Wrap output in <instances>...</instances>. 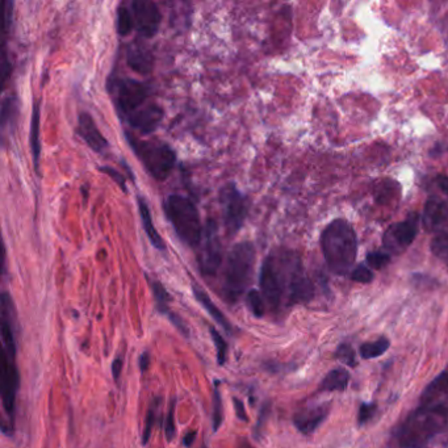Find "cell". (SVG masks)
<instances>
[{
    "label": "cell",
    "instance_id": "obj_41",
    "mask_svg": "<svg viewBox=\"0 0 448 448\" xmlns=\"http://www.w3.org/2000/svg\"><path fill=\"white\" fill-rule=\"evenodd\" d=\"M3 20H4V33L8 32L12 24V15H13V1H4L3 3Z\"/></svg>",
    "mask_w": 448,
    "mask_h": 448
},
{
    "label": "cell",
    "instance_id": "obj_29",
    "mask_svg": "<svg viewBox=\"0 0 448 448\" xmlns=\"http://www.w3.org/2000/svg\"><path fill=\"white\" fill-rule=\"evenodd\" d=\"M134 27L133 13L124 6L117 11V32L120 36H126Z\"/></svg>",
    "mask_w": 448,
    "mask_h": 448
},
{
    "label": "cell",
    "instance_id": "obj_34",
    "mask_svg": "<svg viewBox=\"0 0 448 448\" xmlns=\"http://www.w3.org/2000/svg\"><path fill=\"white\" fill-rule=\"evenodd\" d=\"M16 99L15 97H7L4 102H3V107H1V126L4 128L6 124L11 121V119H13L16 115Z\"/></svg>",
    "mask_w": 448,
    "mask_h": 448
},
{
    "label": "cell",
    "instance_id": "obj_35",
    "mask_svg": "<svg viewBox=\"0 0 448 448\" xmlns=\"http://www.w3.org/2000/svg\"><path fill=\"white\" fill-rule=\"evenodd\" d=\"M270 413H271V405H270V402H265V405L262 406V409L259 411V417H258L257 425H255L254 431H253L254 438L257 439V440H259L260 437H262L263 428H265V425H266V422H267Z\"/></svg>",
    "mask_w": 448,
    "mask_h": 448
},
{
    "label": "cell",
    "instance_id": "obj_31",
    "mask_svg": "<svg viewBox=\"0 0 448 448\" xmlns=\"http://www.w3.org/2000/svg\"><path fill=\"white\" fill-rule=\"evenodd\" d=\"M210 337L213 339V344L216 347V351H217V363L219 365H224L226 363V358H228V344L225 342L224 337L213 327H210Z\"/></svg>",
    "mask_w": 448,
    "mask_h": 448
},
{
    "label": "cell",
    "instance_id": "obj_20",
    "mask_svg": "<svg viewBox=\"0 0 448 448\" xmlns=\"http://www.w3.org/2000/svg\"><path fill=\"white\" fill-rule=\"evenodd\" d=\"M192 291H193V295L196 297V300H198L201 305H202V308L210 313V317H212L226 333L231 334L233 327H231V325H230L229 321H228V318L219 310V308L216 306V304L212 301V298L208 296V293H207L202 288H200V286H196V284L192 286Z\"/></svg>",
    "mask_w": 448,
    "mask_h": 448
},
{
    "label": "cell",
    "instance_id": "obj_27",
    "mask_svg": "<svg viewBox=\"0 0 448 448\" xmlns=\"http://www.w3.org/2000/svg\"><path fill=\"white\" fill-rule=\"evenodd\" d=\"M431 251L448 266V233L440 231L431 241Z\"/></svg>",
    "mask_w": 448,
    "mask_h": 448
},
{
    "label": "cell",
    "instance_id": "obj_8",
    "mask_svg": "<svg viewBox=\"0 0 448 448\" xmlns=\"http://www.w3.org/2000/svg\"><path fill=\"white\" fill-rule=\"evenodd\" d=\"M224 225L229 233L236 234L248 216V200L234 183L225 186L219 193Z\"/></svg>",
    "mask_w": 448,
    "mask_h": 448
},
{
    "label": "cell",
    "instance_id": "obj_44",
    "mask_svg": "<svg viewBox=\"0 0 448 448\" xmlns=\"http://www.w3.org/2000/svg\"><path fill=\"white\" fill-rule=\"evenodd\" d=\"M123 367H124V359L123 356H117L114 363H112V373H114V379L115 382L120 380V376H121V372H123Z\"/></svg>",
    "mask_w": 448,
    "mask_h": 448
},
{
    "label": "cell",
    "instance_id": "obj_7",
    "mask_svg": "<svg viewBox=\"0 0 448 448\" xmlns=\"http://www.w3.org/2000/svg\"><path fill=\"white\" fill-rule=\"evenodd\" d=\"M111 94L115 97V104L119 114L124 116L132 115L146 102L149 96L147 87L143 82L132 78H116L109 82Z\"/></svg>",
    "mask_w": 448,
    "mask_h": 448
},
{
    "label": "cell",
    "instance_id": "obj_45",
    "mask_svg": "<svg viewBox=\"0 0 448 448\" xmlns=\"http://www.w3.org/2000/svg\"><path fill=\"white\" fill-rule=\"evenodd\" d=\"M138 364H140V370L141 372H145L149 368V364H150V353L147 351H143L140 358H138Z\"/></svg>",
    "mask_w": 448,
    "mask_h": 448
},
{
    "label": "cell",
    "instance_id": "obj_14",
    "mask_svg": "<svg viewBox=\"0 0 448 448\" xmlns=\"http://www.w3.org/2000/svg\"><path fill=\"white\" fill-rule=\"evenodd\" d=\"M163 119V109L157 104L146 105L126 117L129 125L143 134L153 133L161 124Z\"/></svg>",
    "mask_w": 448,
    "mask_h": 448
},
{
    "label": "cell",
    "instance_id": "obj_30",
    "mask_svg": "<svg viewBox=\"0 0 448 448\" xmlns=\"http://www.w3.org/2000/svg\"><path fill=\"white\" fill-rule=\"evenodd\" d=\"M152 289H153L154 297L157 301V309L161 315H164L166 312L170 310L169 304L171 301V297L169 295V292L164 289V286L159 281H153L152 283Z\"/></svg>",
    "mask_w": 448,
    "mask_h": 448
},
{
    "label": "cell",
    "instance_id": "obj_9",
    "mask_svg": "<svg viewBox=\"0 0 448 448\" xmlns=\"http://www.w3.org/2000/svg\"><path fill=\"white\" fill-rule=\"evenodd\" d=\"M19 371L15 365V361L11 359L8 353L1 349L0 353V388H1V401L3 408L7 416L10 417L11 423L13 425L15 418V401L16 393L19 389Z\"/></svg>",
    "mask_w": 448,
    "mask_h": 448
},
{
    "label": "cell",
    "instance_id": "obj_13",
    "mask_svg": "<svg viewBox=\"0 0 448 448\" xmlns=\"http://www.w3.org/2000/svg\"><path fill=\"white\" fill-rule=\"evenodd\" d=\"M259 284L262 289V296L267 301L268 305L272 309H277L280 304L283 303L284 292L283 286L279 279L275 260L272 255H268L262 268H260V275H259Z\"/></svg>",
    "mask_w": 448,
    "mask_h": 448
},
{
    "label": "cell",
    "instance_id": "obj_33",
    "mask_svg": "<svg viewBox=\"0 0 448 448\" xmlns=\"http://www.w3.org/2000/svg\"><path fill=\"white\" fill-rule=\"evenodd\" d=\"M175 405L176 400L172 399L169 406V413L166 416V422H164V432H166V439L167 442H172L176 437V426H175Z\"/></svg>",
    "mask_w": 448,
    "mask_h": 448
},
{
    "label": "cell",
    "instance_id": "obj_1",
    "mask_svg": "<svg viewBox=\"0 0 448 448\" xmlns=\"http://www.w3.org/2000/svg\"><path fill=\"white\" fill-rule=\"evenodd\" d=\"M321 246L332 272L346 275L351 271L358 253V239L347 221H333L321 236Z\"/></svg>",
    "mask_w": 448,
    "mask_h": 448
},
{
    "label": "cell",
    "instance_id": "obj_38",
    "mask_svg": "<svg viewBox=\"0 0 448 448\" xmlns=\"http://www.w3.org/2000/svg\"><path fill=\"white\" fill-rule=\"evenodd\" d=\"M337 358L341 361V362L347 364V365H355L356 361H355V351H353V347L349 346V344H341L338 351H337Z\"/></svg>",
    "mask_w": 448,
    "mask_h": 448
},
{
    "label": "cell",
    "instance_id": "obj_26",
    "mask_svg": "<svg viewBox=\"0 0 448 448\" xmlns=\"http://www.w3.org/2000/svg\"><path fill=\"white\" fill-rule=\"evenodd\" d=\"M389 344H391L389 339L385 337H382L375 342L362 344L359 351H361L363 359H375V358H379L387 353L389 349Z\"/></svg>",
    "mask_w": 448,
    "mask_h": 448
},
{
    "label": "cell",
    "instance_id": "obj_25",
    "mask_svg": "<svg viewBox=\"0 0 448 448\" xmlns=\"http://www.w3.org/2000/svg\"><path fill=\"white\" fill-rule=\"evenodd\" d=\"M219 382H214L213 394H212V428L213 431H219L222 420H224V406H222V397L219 392Z\"/></svg>",
    "mask_w": 448,
    "mask_h": 448
},
{
    "label": "cell",
    "instance_id": "obj_22",
    "mask_svg": "<svg viewBox=\"0 0 448 448\" xmlns=\"http://www.w3.org/2000/svg\"><path fill=\"white\" fill-rule=\"evenodd\" d=\"M349 382H350L349 372L344 371L342 368H337L326 375L324 382H321V391L342 392L347 388Z\"/></svg>",
    "mask_w": 448,
    "mask_h": 448
},
{
    "label": "cell",
    "instance_id": "obj_12",
    "mask_svg": "<svg viewBox=\"0 0 448 448\" xmlns=\"http://www.w3.org/2000/svg\"><path fill=\"white\" fill-rule=\"evenodd\" d=\"M134 25L143 37H153L158 32L162 15L158 6L150 0H135L132 3Z\"/></svg>",
    "mask_w": 448,
    "mask_h": 448
},
{
    "label": "cell",
    "instance_id": "obj_32",
    "mask_svg": "<svg viewBox=\"0 0 448 448\" xmlns=\"http://www.w3.org/2000/svg\"><path fill=\"white\" fill-rule=\"evenodd\" d=\"M246 304H248L250 312L257 318H262L265 315V298L255 289H251L246 297Z\"/></svg>",
    "mask_w": 448,
    "mask_h": 448
},
{
    "label": "cell",
    "instance_id": "obj_28",
    "mask_svg": "<svg viewBox=\"0 0 448 448\" xmlns=\"http://www.w3.org/2000/svg\"><path fill=\"white\" fill-rule=\"evenodd\" d=\"M399 190V186L394 181L385 179L379 183V186L375 188V198L382 204H387L394 198V193Z\"/></svg>",
    "mask_w": 448,
    "mask_h": 448
},
{
    "label": "cell",
    "instance_id": "obj_24",
    "mask_svg": "<svg viewBox=\"0 0 448 448\" xmlns=\"http://www.w3.org/2000/svg\"><path fill=\"white\" fill-rule=\"evenodd\" d=\"M161 402H162L161 397H155L149 405V409H147V413H146V423H145V429H143V446H146L147 442L150 440L152 431H153L154 426L157 423V417H158L159 409H161Z\"/></svg>",
    "mask_w": 448,
    "mask_h": 448
},
{
    "label": "cell",
    "instance_id": "obj_37",
    "mask_svg": "<svg viewBox=\"0 0 448 448\" xmlns=\"http://www.w3.org/2000/svg\"><path fill=\"white\" fill-rule=\"evenodd\" d=\"M351 279H353V281H356V283L368 284V283H371L372 280H373V274H372V271L370 268H367L365 266H363V265H359V266L355 268L353 272H351Z\"/></svg>",
    "mask_w": 448,
    "mask_h": 448
},
{
    "label": "cell",
    "instance_id": "obj_10",
    "mask_svg": "<svg viewBox=\"0 0 448 448\" xmlns=\"http://www.w3.org/2000/svg\"><path fill=\"white\" fill-rule=\"evenodd\" d=\"M418 231V214L411 213L408 219L391 225L384 237L382 245L389 253L400 254L405 248H409L416 239Z\"/></svg>",
    "mask_w": 448,
    "mask_h": 448
},
{
    "label": "cell",
    "instance_id": "obj_4",
    "mask_svg": "<svg viewBox=\"0 0 448 448\" xmlns=\"http://www.w3.org/2000/svg\"><path fill=\"white\" fill-rule=\"evenodd\" d=\"M447 418V411L420 405L401 426L399 432L401 447H423L444 428Z\"/></svg>",
    "mask_w": 448,
    "mask_h": 448
},
{
    "label": "cell",
    "instance_id": "obj_19",
    "mask_svg": "<svg viewBox=\"0 0 448 448\" xmlns=\"http://www.w3.org/2000/svg\"><path fill=\"white\" fill-rule=\"evenodd\" d=\"M126 62L133 71L138 73V74H143V75L149 74L153 70V54L150 53V50H147L145 47L138 45V44H133L128 49Z\"/></svg>",
    "mask_w": 448,
    "mask_h": 448
},
{
    "label": "cell",
    "instance_id": "obj_3",
    "mask_svg": "<svg viewBox=\"0 0 448 448\" xmlns=\"http://www.w3.org/2000/svg\"><path fill=\"white\" fill-rule=\"evenodd\" d=\"M271 255L275 260L284 298L288 300V304H298L312 300L315 296V286L310 279L306 277L300 257L293 251H279L272 253Z\"/></svg>",
    "mask_w": 448,
    "mask_h": 448
},
{
    "label": "cell",
    "instance_id": "obj_16",
    "mask_svg": "<svg viewBox=\"0 0 448 448\" xmlns=\"http://www.w3.org/2000/svg\"><path fill=\"white\" fill-rule=\"evenodd\" d=\"M329 410H330V405L326 404V405L309 408L297 413L293 418L296 428L304 435H310L324 422L329 414Z\"/></svg>",
    "mask_w": 448,
    "mask_h": 448
},
{
    "label": "cell",
    "instance_id": "obj_5",
    "mask_svg": "<svg viewBox=\"0 0 448 448\" xmlns=\"http://www.w3.org/2000/svg\"><path fill=\"white\" fill-rule=\"evenodd\" d=\"M164 212L184 243L191 248L200 245L204 234L200 214L190 199L181 195H170L164 202Z\"/></svg>",
    "mask_w": 448,
    "mask_h": 448
},
{
    "label": "cell",
    "instance_id": "obj_42",
    "mask_svg": "<svg viewBox=\"0 0 448 448\" xmlns=\"http://www.w3.org/2000/svg\"><path fill=\"white\" fill-rule=\"evenodd\" d=\"M233 404H234V409H236V414H237L238 420L248 422V411H246V408H245V404L237 397L233 399Z\"/></svg>",
    "mask_w": 448,
    "mask_h": 448
},
{
    "label": "cell",
    "instance_id": "obj_40",
    "mask_svg": "<svg viewBox=\"0 0 448 448\" xmlns=\"http://www.w3.org/2000/svg\"><path fill=\"white\" fill-rule=\"evenodd\" d=\"M375 411H376L375 404H362V406L359 409V423L361 425L367 423L373 417Z\"/></svg>",
    "mask_w": 448,
    "mask_h": 448
},
{
    "label": "cell",
    "instance_id": "obj_23",
    "mask_svg": "<svg viewBox=\"0 0 448 448\" xmlns=\"http://www.w3.org/2000/svg\"><path fill=\"white\" fill-rule=\"evenodd\" d=\"M30 149L33 154V162L36 170H39L40 155H41V141H40V105L36 103L32 112L30 121Z\"/></svg>",
    "mask_w": 448,
    "mask_h": 448
},
{
    "label": "cell",
    "instance_id": "obj_15",
    "mask_svg": "<svg viewBox=\"0 0 448 448\" xmlns=\"http://www.w3.org/2000/svg\"><path fill=\"white\" fill-rule=\"evenodd\" d=\"M420 405L448 413V372H443L426 388Z\"/></svg>",
    "mask_w": 448,
    "mask_h": 448
},
{
    "label": "cell",
    "instance_id": "obj_43",
    "mask_svg": "<svg viewBox=\"0 0 448 448\" xmlns=\"http://www.w3.org/2000/svg\"><path fill=\"white\" fill-rule=\"evenodd\" d=\"M100 170L105 172V174H108V175H111L114 178V181H117V184L125 191V178L120 172L116 171L115 169H111V167H102Z\"/></svg>",
    "mask_w": 448,
    "mask_h": 448
},
{
    "label": "cell",
    "instance_id": "obj_47",
    "mask_svg": "<svg viewBox=\"0 0 448 448\" xmlns=\"http://www.w3.org/2000/svg\"><path fill=\"white\" fill-rule=\"evenodd\" d=\"M237 448H254L251 446V443L246 440V439H239Z\"/></svg>",
    "mask_w": 448,
    "mask_h": 448
},
{
    "label": "cell",
    "instance_id": "obj_48",
    "mask_svg": "<svg viewBox=\"0 0 448 448\" xmlns=\"http://www.w3.org/2000/svg\"><path fill=\"white\" fill-rule=\"evenodd\" d=\"M201 448H207V447H205V446H202V447H201Z\"/></svg>",
    "mask_w": 448,
    "mask_h": 448
},
{
    "label": "cell",
    "instance_id": "obj_11",
    "mask_svg": "<svg viewBox=\"0 0 448 448\" xmlns=\"http://www.w3.org/2000/svg\"><path fill=\"white\" fill-rule=\"evenodd\" d=\"M202 241H204V245L199 255V267L204 275L214 277L221 266L222 254H221L217 226L213 219L208 221L202 234Z\"/></svg>",
    "mask_w": 448,
    "mask_h": 448
},
{
    "label": "cell",
    "instance_id": "obj_2",
    "mask_svg": "<svg viewBox=\"0 0 448 448\" xmlns=\"http://www.w3.org/2000/svg\"><path fill=\"white\" fill-rule=\"evenodd\" d=\"M255 248L250 242H241L230 250L222 277V295L226 301L237 303L248 289L254 272Z\"/></svg>",
    "mask_w": 448,
    "mask_h": 448
},
{
    "label": "cell",
    "instance_id": "obj_17",
    "mask_svg": "<svg viewBox=\"0 0 448 448\" xmlns=\"http://www.w3.org/2000/svg\"><path fill=\"white\" fill-rule=\"evenodd\" d=\"M423 224L431 231L448 225V202L439 198H430L425 205Z\"/></svg>",
    "mask_w": 448,
    "mask_h": 448
},
{
    "label": "cell",
    "instance_id": "obj_46",
    "mask_svg": "<svg viewBox=\"0 0 448 448\" xmlns=\"http://www.w3.org/2000/svg\"><path fill=\"white\" fill-rule=\"evenodd\" d=\"M196 435H198V431H190L184 439H183V444L186 446V447H192L193 446V443H195V440H196Z\"/></svg>",
    "mask_w": 448,
    "mask_h": 448
},
{
    "label": "cell",
    "instance_id": "obj_18",
    "mask_svg": "<svg viewBox=\"0 0 448 448\" xmlns=\"http://www.w3.org/2000/svg\"><path fill=\"white\" fill-rule=\"evenodd\" d=\"M79 133L83 137V140L86 141L87 145L95 150L97 153L104 152L108 146V143L103 137V134L100 133V131L97 129L94 119L87 112H82L79 116Z\"/></svg>",
    "mask_w": 448,
    "mask_h": 448
},
{
    "label": "cell",
    "instance_id": "obj_39",
    "mask_svg": "<svg viewBox=\"0 0 448 448\" xmlns=\"http://www.w3.org/2000/svg\"><path fill=\"white\" fill-rule=\"evenodd\" d=\"M164 315L169 318V321L171 322L179 332H181L186 338H188L190 337V329H188V326L186 325V322L181 320V317L179 315H176V313H174L171 312V309L169 310V312H166Z\"/></svg>",
    "mask_w": 448,
    "mask_h": 448
},
{
    "label": "cell",
    "instance_id": "obj_36",
    "mask_svg": "<svg viewBox=\"0 0 448 448\" xmlns=\"http://www.w3.org/2000/svg\"><path fill=\"white\" fill-rule=\"evenodd\" d=\"M389 262H391V255L388 253L375 251V253H370L367 255V263L375 270H380L384 266H387Z\"/></svg>",
    "mask_w": 448,
    "mask_h": 448
},
{
    "label": "cell",
    "instance_id": "obj_6",
    "mask_svg": "<svg viewBox=\"0 0 448 448\" xmlns=\"http://www.w3.org/2000/svg\"><path fill=\"white\" fill-rule=\"evenodd\" d=\"M125 135L146 171L157 181L167 179L176 163V155L171 147L159 141H143L134 137L133 134L125 133Z\"/></svg>",
    "mask_w": 448,
    "mask_h": 448
},
{
    "label": "cell",
    "instance_id": "obj_21",
    "mask_svg": "<svg viewBox=\"0 0 448 448\" xmlns=\"http://www.w3.org/2000/svg\"><path fill=\"white\" fill-rule=\"evenodd\" d=\"M138 210H140V216H141V219H143V228H145V231H146L147 237L150 239L152 245H153L154 248H158V250H166V245L163 242L162 237L159 236V233L157 231L155 226H154L149 205L143 198H138Z\"/></svg>",
    "mask_w": 448,
    "mask_h": 448
}]
</instances>
